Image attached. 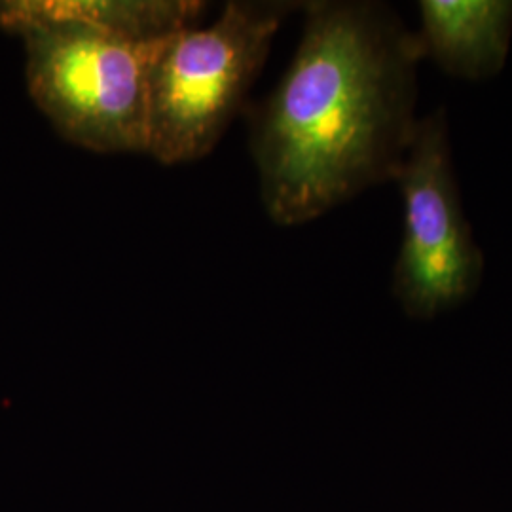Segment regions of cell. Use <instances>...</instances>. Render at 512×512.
Listing matches in <instances>:
<instances>
[{"label":"cell","instance_id":"1","mask_svg":"<svg viewBox=\"0 0 512 512\" xmlns=\"http://www.w3.org/2000/svg\"><path fill=\"white\" fill-rule=\"evenodd\" d=\"M293 61L247 105L268 217L298 226L395 181L420 118V40L385 2H304Z\"/></svg>","mask_w":512,"mask_h":512},{"label":"cell","instance_id":"2","mask_svg":"<svg viewBox=\"0 0 512 512\" xmlns=\"http://www.w3.org/2000/svg\"><path fill=\"white\" fill-rule=\"evenodd\" d=\"M304 2L230 0L209 27L164 38L148 69L147 154L160 164L196 162L247 109L277 31Z\"/></svg>","mask_w":512,"mask_h":512},{"label":"cell","instance_id":"3","mask_svg":"<svg viewBox=\"0 0 512 512\" xmlns=\"http://www.w3.org/2000/svg\"><path fill=\"white\" fill-rule=\"evenodd\" d=\"M18 37L29 93L63 139L103 154H147L148 69L162 40L135 42L65 21Z\"/></svg>","mask_w":512,"mask_h":512},{"label":"cell","instance_id":"4","mask_svg":"<svg viewBox=\"0 0 512 512\" xmlns=\"http://www.w3.org/2000/svg\"><path fill=\"white\" fill-rule=\"evenodd\" d=\"M393 183L404 217L391 293L408 317L435 319L469 302L484 277V253L463 213L442 107L420 118Z\"/></svg>","mask_w":512,"mask_h":512},{"label":"cell","instance_id":"5","mask_svg":"<svg viewBox=\"0 0 512 512\" xmlns=\"http://www.w3.org/2000/svg\"><path fill=\"white\" fill-rule=\"evenodd\" d=\"M423 59L442 73L484 82L503 71L512 40V0H421Z\"/></svg>","mask_w":512,"mask_h":512},{"label":"cell","instance_id":"6","mask_svg":"<svg viewBox=\"0 0 512 512\" xmlns=\"http://www.w3.org/2000/svg\"><path fill=\"white\" fill-rule=\"evenodd\" d=\"M198 0H0V29L19 35L46 23H80L135 42H158L200 23Z\"/></svg>","mask_w":512,"mask_h":512}]
</instances>
